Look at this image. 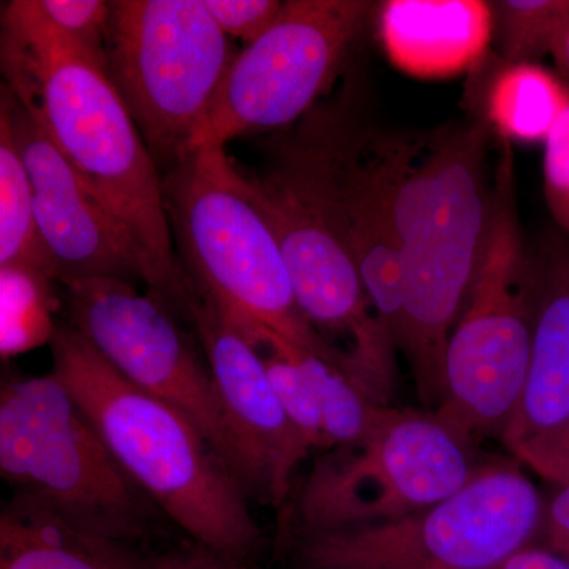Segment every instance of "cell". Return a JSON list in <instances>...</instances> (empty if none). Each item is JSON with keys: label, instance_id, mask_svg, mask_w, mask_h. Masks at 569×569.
Here are the masks:
<instances>
[{"label": "cell", "instance_id": "obj_20", "mask_svg": "<svg viewBox=\"0 0 569 569\" xmlns=\"http://www.w3.org/2000/svg\"><path fill=\"white\" fill-rule=\"evenodd\" d=\"M29 264L54 279L37 227L31 181L17 138L9 100L0 97V268ZM56 280V279H54Z\"/></svg>", "mask_w": 569, "mask_h": 569}, {"label": "cell", "instance_id": "obj_30", "mask_svg": "<svg viewBox=\"0 0 569 569\" xmlns=\"http://www.w3.org/2000/svg\"><path fill=\"white\" fill-rule=\"evenodd\" d=\"M538 545L569 560V485L546 501Z\"/></svg>", "mask_w": 569, "mask_h": 569}, {"label": "cell", "instance_id": "obj_22", "mask_svg": "<svg viewBox=\"0 0 569 569\" xmlns=\"http://www.w3.org/2000/svg\"><path fill=\"white\" fill-rule=\"evenodd\" d=\"M295 356L316 395L329 448L355 447L362 443L389 407L377 406L335 366L325 359L295 347Z\"/></svg>", "mask_w": 569, "mask_h": 569}, {"label": "cell", "instance_id": "obj_3", "mask_svg": "<svg viewBox=\"0 0 569 569\" xmlns=\"http://www.w3.org/2000/svg\"><path fill=\"white\" fill-rule=\"evenodd\" d=\"M52 376L69 389L112 458L192 542L249 563L261 531L246 489L189 418L119 376L73 328L51 340Z\"/></svg>", "mask_w": 569, "mask_h": 569}, {"label": "cell", "instance_id": "obj_27", "mask_svg": "<svg viewBox=\"0 0 569 569\" xmlns=\"http://www.w3.org/2000/svg\"><path fill=\"white\" fill-rule=\"evenodd\" d=\"M212 20L227 37L253 43L279 17V0H203Z\"/></svg>", "mask_w": 569, "mask_h": 569}, {"label": "cell", "instance_id": "obj_26", "mask_svg": "<svg viewBox=\"0 0 569 569\" xmlns=\"http://www.w3.org/2000/svg\"><path fill=\"white\" fill-rule=\"evenodd\" d=\"M545 144L546 201L560 230L569 234V100Z\"/></svg>", "mask_w": 569, "mask_h": 569}, {"label": "cell", "instance_id": "obj_25", "mask_svg": "<svg viewBox=\"0 0 569 569\" xmlns=\"http://www.w3.org/2000/svg\"><path fill=\"white\" fill-rule=\"evenodd\" d=\"M44 18L67 39L104 63L111 3L103 0H37Z\"/></svg>", "mask_w": 569, "mask_h": 569}, {"label": "cell", "instance_id": "obj_2", "mask_svg": "<svg viewBox=\"0 0 569 569\" xmlns=\"http://www.w3.org/2000/svg\"><path fill=\"white\" fill-rule=\"evenodd\" d=\"M489 146L485 121L421 137L400 134L395 201L403 302L399 351L427 407L443 402L449 337L488 239Z\"/></svg>", "mask_w": 569, "mask_h": 569}, {"label": "cell", "instance_id": "obj_11", "mask_svg": "<svg viewBox=\"0 0 569 569\" xmlns=\"http://www.w3.org/2000/svg\"><path fill=\"white\" fill-rule=\"evenodd\" d=\"M301 121L290 140L399 351L403 302L395 201L400 134L362 127L340 107L310 111Z\"/></svg>", "mask_w": 569, "mask_h": 569}, {"label": "cell", "instance_id": "obj_29", "mask_svg": "<svg viewBox=\"0 0 569 569\" xmlns=\"http://www.w3.org/2000/svg\"><path fill=\"white\" fill-rule=\"evenodd\" d=\"M141 569H249L244 563L224 559L219 553L192 545L142 557Z\"/></svg>", "mask_w": 569, "mask_h": 569}, {"label": "cell", "instance_id": "obj_31", "mask_svg": "<svg viewBox=\"0 0 569 569\" xmlns=\"http://www.w3.org/2000/svg\"><path fill=\"white\" fill-rule=\"evenodd\" d=\"M489 569H569V560L545 546L531 545Z\"/></svg>", "mask_w": 569, "mask_h": 569}, {"label": "cell", "instance_id": "obj_16", "mask_svg": "<svg viewBox=\"0 0 569 569\" xmlns=\"http://www.w3.org/2000/svg\"><path fill=\"white\" fill-rule=\"evenodd\" d=\"M531 365L501 443L512 451L569 417V234L546 236L531 252Z\"/></svg>", "mask_w": 569, "mask_h": 569}, {"label": "cell", "instance_id": "obj_1", "mask_svg": "<svg viewBox=\"0 0 569 569\" xmlns=\"http://www.w3.org/2000/svg\"><path fill=\"white\" fill-rule=\"evenodd\" d=\"M2 26L7 88L32 104L59 151L129 236L149 293L182 306L186 284L162 173L104 63L51 26L37 0L7 3Z\"/></svg>", "mask_w": 569, "mask_h": 569}, {"label": "cell", "instance_id": "obj_17", "mask_svg": "<svg viewBox=\"0 0 569 569\" xmlns=\"http://www.w3.org/2000/svg\"><path fill=\"white\" fill-rule=\"evenodd\" d=\"M378 37L389 62L421 80H443L475 66L493 40V11L482 0H388Z\"/></svg>", "mask_w": 569, "mask_h": 569}, {"label": "cell", "instance_id": "obj_12", "mask_svg": "<svg viewBox=\"0 0 569 569\" xmlns=\"http://www.w3.org/2000/svg\"><path fill=\"white\" fill-rule=\"evenodd\" d=\"M366 0H288L253 43L236 54L192 151L283 129L312 111L366 28Z\"/></svg>", "mask_w": 569, "mask_h": 569}, {"label": "cell", "instance_id": "obj_13", "mask_svg": "<svg viewBox=\"0 0 569 569\" xmlns=\"http://www.w3.org/2000/svg\"><path fill=\"white\" fill-rule=\"evenodd\" d=\"M63 288L71 328L129 383L189 418L236 477L211 370L198 359L167 305L119 279L78 280Z\"/></svg>", "mask_w": 569, "mask_h": 569}, {"label": "cell", "instance_id": "obj_18", "mask_svg": "<svg viewBox=\"0 0 569 569\" xmlns=\"http://www.w3.org/2000/svg\"><path fill=\"white\" fill-rule=\"evenodd\" d=\"M129 545L89 533L18 496L0 516V569H141Z\"/></svg>", "mask_w": 569, "mask_h": 569}, {"label": "cell", "instance_id": "obj_5", "mask_svg": "<svg viewBox=\"0 0 569 569\" xmlns=\"http://www.w3.org/2000/svg\"><path fill=\"white\" fill-rule=\"evenodd\" d=\"M531 252L520 228L515 153L500 138L488 239L449 337L445 399L433 413L471 448L503 437L531 365Z\"/></svg>", "mask_w": 569, "mask_h": 569}, {"label": "cell", "instance_id": "obj_19", "mask_svg": "<svg viewBox=\"0 0 569 569\" xmlns=\"http://www.w3.org/2000/svg\"><path fill=\"white\" fill-rule=\"evenodd\" d=\"M569 100V89L538 63H501L485 96V121L501 140L548 138Z\"/></svg>", "mask_w": 569, "mask_h": 569}, {"label": "cell", "instance_id": "obj_32", "mask_svg": "<svg viewBox=\"0 0 569 569\" xmlns=\"http://www.w3.org/2000/svg\"><path fill=\"white\" fill-rule=\"evenodd\" d=\"M550 54L553 56V61L559 66L561 73H563L569 80V17L567 18V21H565V24L561 26L556 41H553Z\"/></svg>", "mask_w": 569, "mask_h": 569}, {"label": "cell", "instance_id": "obj_4", "mask_svg": "<svg viewBox=\"0 0 569 569\" xmlns=\"http://www.w3.org/2000/svg\"><path fill=\"white\" fill-rule=\"evenodd\" d=\"M183 282L242 328H264L340 370L307 321L271 224L223 146H201L162 176Z\"/></svg>", "mask_w": 569, "mask_h": 569}, {"label": "cell", "instance_id": "obj_6", "mask_svg": "<svg viewBox=\"0 0 569 569\" xmlns=\"http://www.w3.org/2000/svg\"><path fill=\"white\" fill-rule=\"evenodd\" d=\"M104 70L162 176L204 126L236 54L203 0H116Z\"/></svg>", "mask_w": 569, "mask_h": 569}, {"label": "cell", "instance_id": "obj_23", "mask_svg": "<svg viewBox=\"0 0 569 569\" xmlns=\"http://www.w3.org/2000/svg\"><path fill=\"white\" fill-rule=\"evenodd\" d=\"M490 6L493 40L509 63H537L550 54L569 17V0H498Z\"/></svg>", "mask_w": 569, "mask_h": 569}, {"label": "cell", "instance_id": "obj_24", "mask_svg": "<svg viewBox=\"0 0 569 569\" xmlns=\"http://www.w3.org/2000/svg\"><path fill=\"white\" fill-rule=\"evenodd\" d=\"M242 329L257 343L272 388L296 429L302 433L310 448L325 451L331 449L326 438L323 418L316 395L296 359L295 343L288 342L269 329Z\"/></svg>", "mask_w": 569, "mask_h": 569}, {"label": "cell", "instance_id": "obj_10", "mask_svg": "<svg viewBox=\"0 0 569 569\" xmlns=\"http://www.w3.org/2000/svg\"><path fill=\"white\" fill-rule=\"evenodd\" d=\"M481 467L436 413L389 407L362 443L317 460L296 503L293 541L407 518L455 496Z\"/></svg>", "mask_w": 569, "mask_h": 569}, {"label": "cell", "instance_id": "obj_28", "mask_svg": "<svg viewBox=\"0 0 569 569\" xmlns=\"http://www.w3.org/2000/svg\"><path fill=\"white\" fill-rule=\"evenodd\" d=\"M518 462L526 463L535 473L557 488L569 485V417L552 429L538 433L512 449Z\"/></svg>", "mask_w": 569, "mask_h": 569}, {"label": "cell", "instance_id": "obj_21", "mask_svg": "<svg viewBox=\"0 0 569 569\" xmlns=\"http://www.w3.org/2000/svg\"><path fill=\"white\" fill-rule=\"evenodd\" d=\"M50 276L29 264L0 268V353L11 358L51 343L56 302Z\"/></svg>", "mask_w": 569, "mask_h": 569}, {"label": "cell", "instance_id": "obj_15", "mask_svg": "<svg viewBox=\"0 0 569 569\" xmlns=\"http://www.w3.org/2000/svg\"><path fill=\"white\" fill-rule=\"evenodd\" d=\"M2 93L9 100L14 138L31 181L37 227L54 279L62 284L142 280L129 236L59 151L32 104L6 84Z\"/></svg>", "mask_w": 569, "mask_h": 569}, {"label": "cell", "instance_id": "obj_14", "mask_svg": "<svg viewBox=\"0 0 569 569\" xmlns=\"http://www.w3.org/2000/svg\"><path fill=\"white\" fill-rule=\"evenodd\" d=\"M183 309L204 348L242 488L282 507L310 448L277 397L257 343L233 318L186 283Z\"/></svg>", "mask_w": 569, "mask_h": 569}, {"label": "cell", "instance_id": "obj_7", "mask_svg": "<svg viewBox=\"0 0 569 569\" xmlns=\"http://www.w3.org/2000/svg\"><path fill=\"white\" fill-rule=\"evenodd\" d=\"M260 173H242L274 231L298 305L353 383L383 392L397 381L396 351L350 253L329 222L290 138L274 142Z\"/></svg>", "mask_w": 569, "mask_h": 569}, {"label": "cell", "instance_id": "obj_9", "mask_svg": "<svg viewBox=\"0 0 569 569\" xmlns=\"http://www.w3.org/2000/svg\"><path fill=\"white\" fill-rule=\"evenodd\" d=\"M546 500L516 462H485L440 503L380 526L295 539L298 569H489L538 545Z\"/></svg>", "mask_w": 569, "mask_h": 569}, {"label": "cell", "instance_id": "obj_8", "mask_svg": "<svg viewBox=\"0 0 569 569\" xmlns=\"http://www.w3.org/2000/svg\"><path fill=\"white\" fill-rule=\"evenodd\" d=\"M0 471L18 496L89 533L122 545L144 535L141 490L52 373L2 389Z\"/></svg>", "mask_w": 569, "mask_h": 569}]
</instances>
